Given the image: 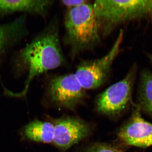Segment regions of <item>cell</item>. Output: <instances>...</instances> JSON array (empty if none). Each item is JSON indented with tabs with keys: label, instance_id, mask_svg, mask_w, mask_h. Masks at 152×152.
Here are the masks:
<instances>
[{
	"label": "cell",
	"instance_id": "7a4b0ae2",
	"mask_svg": "<svg viewBox=\"0 0 152 152\" xmlns=\"http://www.w3.org/2000/svg\"><path fill=\"white\" fill-rule=\"evenodd\" d=\"M65 41L74 56L94 48L100 43L99 27L93 4L69 9L65 20Z\"/></svg>",
	"mask_w": 152,
	"mask_h": 152
},
{
	"label": "cell",
	"instance_id": "5bb4252c",
	"mask_svg": "<svg viewBox=\"0 0 152 152\" xmlns=\"http://www.w3.org/2000/svg\"><path fill=\"white\" fill-rule=\"evenodd\" d=\"M148 57L150 61V62H151L152 64V55L148 54Z\"/></svg>",
	"mask_w": 152,
	"mask_h": 152
},
{
	"label": "cell",
	"instance_id": "4fadbf2b",
	"mask_svg": "<svg viewBox=\"0 0 152 152\" xmlns=\"http://www.w3.org/2000/svg\"><path fill=\"white\" fill-rule=\"evenodd\" d=\"M62 4L66 7H68L69 9L76 7L88 2L84 0H70V1H61Z\"/></svg>",
	"mask_w": 152,
	"mask_h": 152
},
{
	"label": "cell",
	"instance_id": "8fae6325",
	"mask_svg": "<svg viewBox=\"0 0 152 152\" xmlns=\"http://www.w3.org/2000/svg\"><path fill=\"white\" fill-rule=\"evenodd\" d=\"M21 24L20 21L17 20L9 24L0 25V51L17 36Z\"/></svg>",
	"mask_w": 152,
	"mask_h": 152
},
{
	"label": "cell",
	"instance_id": "7c38bea8",
	"mask_svg": "<svg viewBox=\"0 0 152 152\" xmlns=\"http://www.w3.org/2000/svg\"><path fill=\"white\" fill-rule=\"evenodd\" d=\"M86 152H120L111 145L106 143H96L90 147Z\"/></svg>",
	"mask_w": 152,
	"mask_h": 152
},
{
	"label": "cell",
	"instance_id": "52a82bcc",
	"mask_svg": "<svg viewBox=\"0 0 152 152\" xmlns=\"http://www.w3.org/2000/svg\"><path fill=\"white\" fill-rule=\"evenodd\" d=\"M119 139L126 145L145 148L152 146V124L135 110L129 121L120 129Z\"/></svg>",
	"mask_w": 152,
	"mask_h": 152
},
{
	"label": "cell",
	"instance_id": "30bf717a",
	"mask_svg": "<svg viewBox=\"0 0 152 152\" xmlns=\"http://www.w3.org/2000/svg\"><path fill=\"white\" fill-rule=\"evenodd\" d=\"M138 100L142 110L152 117V72L148 70L141 73Z\"/></svg>",
	"mask_w": 152,
	"mask_h": 152
},
{
	"label": "cell",
	"instance_id": "3957f363",
	"mask_svg": "<svg viewBox=\"0 0 152 152\" xmlns=\"http://www.w3.org/2000/svg\"><path fill=\"white\" fill-rule=\"evenodd\" d=\"M124 35V31L120 30L111 48L104 56L96 59L83 61L78 66L75 75L85 90L97 88L105 81L120 51Z\"/></svg>",
	"mask_w": 152,
	"mask_h": 152
},
{
	"label": "cell",
	"instance_id": "5b68a950",
	"mask_svg": "<svg viewBox=\"0 0 152 152\" xmlns=\"http://www.w3.org/2000/svg\"><path fill=\"white\" fill-rule=\"evenodd\" d=\"M85 90L75 74L55 77L48 85V95L51 100L67 108H72L84 97Z\"/></svg>",
	"mask_w": 152,
	"mask_h": 152
},
{
	"label": "cell",
	"instance_id": "ba28073f",
	"mask_svg": "<svg viewBox=\"0 0 152 152\" xmlns=\"http://www.w3.org/2000/svg\"><path fill=\"white\" fill-rule=\"evenodd\" d=\"M20 134L26 140L51 143L53 141L54 126L49 122L34 120L22 128Z\"/></svg>",
	"mask_w": 152,
	"mask_h": 152
},
{
	"label": "cell",
	"instance_id": "277c9868",
	"mask_svg": "<svg viewBox=\"0 0 152 152\" xmlns=\"http://www.w3.org/2000/svg\"><path fill=\"white\" fill-rule=\"evenodd\" d=\"M136 72L137 68L134 66L124 79L109 87L99 96L96 101L98 111L114 116L125 110L130 102Z\"/></svg>",
	"mask_w": 152,
	"mask_h": 152
},
{
	"label": "cell",
	"instance_id": "8992f818",
	"mask_svg": "<svg viewBox=\"0 0 152 152\" xmlns=\"http://www.w3.org/2000/svg\"><path fill=\"white\" fill-rule=\"evenodd\" d=\"M53 143L61 150H67L86 138L90 132L89 126L81 120L66 117L56 120Z\"/></svg>",
	"mask_w": 152,
	"mask_h": 152
},
{
	"label": "cell",
	"instance_id": "9c48e42d",
	"mask_svg": "<svg viewBox=\"0 0 152 152\" xmlns=\"http://www.w3.org/2000/svg\"><path fill=\"white\" fill-rule=\"evenodd\" d=\"M53 2V1L44 0H0V13L24 12L45 15Z\"/></svg>",
	"mask_w": 152,
	"mask_h": 152
},
{
	"label": "cell",
	"instance_id": "6da1fadb",
	"mask_svg": "<svg viewBox=\"0 0 152 152\" xmlns=\"http://www.w3.org/2000/svg\"><path fill=\"white\" fill-rule=\"evenodd\" d=\"M21 58L28 71L23 94L36 77L64 64V57L60 43L58 26L56 21L50 23L23 50Z\"/></svg>",
	"mask_w": 152,
	"mask_h": 152
}]
</instances>
